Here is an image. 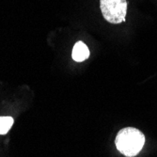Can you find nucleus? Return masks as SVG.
Masks as SVG:
<instances>
[{"mask_svg": "<svg viewBox=\"0 0 157 157\" xmlns=\"http://www.w3.org/2000/svg\"><path fill=\"white\" fill-rule=\"evenodd\" d=\"M13 124L11 117H0V135H6Z\"/></svg>", "mask_w": 157, "mask_h": 157, "instance_id": "20e7f679", "label": "nucleus"}, {"mask_svg": "<svg viewBox=\"0 0 157 157\" xmlns=\"http://www.w3.org/2000/svg\"><path fill=\"white\" fill-rule=\"evenodd\" d=\"M72 56L74 60H75L76 62H82L89 59L90 49L83 41H77L74 46Z\"/></svg>", "mask_w": 157, "mask_h": 157, "instance_id": "7ed1b4c3", "label": "nucleus"}, {"mask_svg": "<svg viewBox=\"0 0 157 157\" xmlns=\"http://www.w3.org/2000/svg\"><path fill=\"white\" fill-rule=\"evenodd\" d=\"M145 136L138 129L126 127L121 129L115 139L118 151L127 157L136 156L144 146Z\"/></svg>", "mask_w": 157, "mask_h": 157, "instance_id": "f257e3e1", "label": "nucleus"}, {"mask_svg": "<svg viewBox=\"0 0 157 157\" xmlns=\"http://www.w3.org/2000/svg\"><path fill=\"white\" fill-rule=\"evenodd\" d=\"M104 18L110 24H121L125 21L127 13L126 0H100Z\"/></svg>", "mask_w": 157, "mask_h": 157, "instance_id": "f03ea898", "label": "nucleus"}]
</instances>
